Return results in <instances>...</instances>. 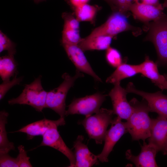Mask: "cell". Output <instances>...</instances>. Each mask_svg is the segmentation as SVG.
Returning a JSON list of instances; mask_svg holds the SVG:
<instances>
[{
  "instance_id": "d6986e66",
  "label": "cell",
  "mask_w": 167,
  "mask_h": 167,
  "mask_svg": "<svg viewBox=\"0 0 167 167\" xmlns=\"http://www.w3.org/2000/svg\"><path fill=\"white\" fill-rule=\"evenodd\" d=\"M113 36H88L82 39L78 45L84 51L107 49L110 46Z\"/></svg>"
},
{
  "instance_id": "4fadbf2b",
  "label": "cell",
  "mask_w": 167,
  "mask_h": 167,
  "mask_svg": "<svg viewBox=\"0 0 167 167\" xmlns=\"http://www.w3.org/2000/svg\"><path fill=\"white\" fill-rule=\"evenodd\" d=\"M57 127L48 130L42 136L43 139L39 146H48L60 151L70 162L69 167H75V158L74 153L66 144L57 130Z\"/></svg>"
},
{
  "instance_id": "1f68e13d",
  "label": "cell",
  "mask_w": 167,
  "mask_h": 167,
  "mask_svg": "<svg viewBox=\"0 0 167 167\" xmlns=\"http://www.w3.org/2000/svg\"><path fill=\"white\" fill-rule=\"evenodd\" d=\"M90 0H66L67 3L74 8L88 3Z\"/></svg>"
},
{
  "instance_id": "8d00e7d4",
  "label": "cell",
  "mask_w": 167,
  "mask_h": 167,
  "mask_svg": "<svg viewBox=\"0 0 167 167\" xmlns=\"http://www.w3.org/2000/svg\"><path fill=\"white\" fill-rule=\"evenodd\" d=\"M43 1H45L46 0H43Z\"/></svg>"
},
{
  "instance_id": "4dcf8cb0",
  "label": "cell",
  "mask_w": 167,
  "mask_h": 167,
  "mask_svg": "<svg viewBox=\"0 0 167 167\" xmlns=\"http://www.w3.org/2000/svg\"><path fill=\"white\" fill-rule=\"evenodd\" d=\"M19 154L17 156L19 167H32L29 161V157L27 155L24 147L22 145L18 147Z\"/></svg>"
},
{
  "instance_id": "ac0fdd59",
  "label": "cell",
  "mask_w": 167,
  "mask_h": 167,
  "mask_svg": "<svg viewBox=\"0 0 167 167\" xmlns=\"http://www.w3.org/2000/svg\"><path fill=\"white\" fill-rule=\"evenodd\" d=\"M162 4L159 6L133 3L130 10L134 17L144 22L150 20L156 21L165 15Z\"/></svg>"
},
{
  "instance_id": "9c48e42d",
  "label": "cell",
  "mask_w": 167,
  "mask_h": 167,
  "mask_svg": "<svg viewBox=\"0 0 167 167\" xmlns=\"http://www.w3.org/2000/svg\"><path fill=\"white\" fill-rule=\"evenodd\" d=\"M117 117L113 119L110 129L107 131L104 141L105 144L101 152L97 155L101 162L108 161V157L117 142L124 134L128 132L126 122Z\"/></svg>"
},
{
  "instance_id": "9a60e30c",
  "label": "cell",
  "mask_w": 167,
  "mask_h": 167,
  "mask_svg": "<svg viewBox=\"0 0 167 167\" xmlns=\"http://www.w3.org/2000/svg\"><path fill=\"white\" fill-rule=\"evenodd\" d=\"M84 137L79 135L74 143V155L75 158V167H89L99 164L97 155H95L83 143Z\"/></svg>"
},
{
  "instance_id": "f546056e",
  "label": "cell",
  "mask_w": 167,
  "mask_h": 167,
  "mask_svg": "<svg viewBox=\"0 0 167 167\" xmlns=\"http://www.w3.org/2000/svg\"><path fill=\"white\" fill-rule=\"evenodd\" d=\"M0 167H19L17 157H12L9 155L8 153L0 154Z\"/></svg>"
},
{
  "instance_id": "8992f818",
  "label": "cell",
  "mask_w": 167,
  "mask_h": 167,
  "mask_svg": "<svg viewBox=\"0 0 167 167\" xmlns=\"http://www.w3.org/2000/svg\"><path fill=\"white\" fill-rule=\"evenodd\" d=\"M106 95L97 92L92 95L74 99L66 110V116L82 114L85 117L97 113L106 99Z\"/></svg>"
},
{
  "instance_id": "cb8c5ba5",
  "label": "cell",
  "mask_w": 167,
  "mask_h": 167,
  "mask_svg": "<svg viewBox=\"0 0 167 167\" xmlns=\"http://www.w3.org/2000/svg\"><path fill=\"white\" fill-rule=\"evenodd\" d=\"M62 43L78 45L81 41L79 30L63 28Z\"/></svg>"
},
{
  "instance_id": "e0dca14e",
  "label": "cell",
  "mask_w": 167,
  "mask_h": 167,
  "mask_svg": "<svg viewBox=\"0 0 167 167\" xmlns=\"http://www.w3.org/2000/svg\"><path fill=\"white\" fill-rule=\"evenodd\" d=\"M139 65V73L142 75L149 79L161 90L167 89V75L160 74L156 62L146 56L144 62Z\"/></svg>"
},
{
  "instance_id": "7a4b0ae2",
  "label": "cell",
  "mask_w": 167,
  "mask_h": 167,
  "mask_svg": "<svg viewBox=\"0 0 167 167\" xmlns=\"http://www.w3.org/2000/svg\"><path fill=\"white\" fill-rule=\"evenodd\" d=\"M113 114L112 110L101 108L95 114L85 117L78 123L83 126L90 139H94L97 144H101L104 141Z\"/></svg>"
},
{
  "instance_id": "5b68a950",
  "label": "cell",
  "mask_w": 167,
  "mask_h": 167,
  "mask_svg": "<svg viewBox=\"0 0 167 167\" xmlns=\"http://www.w3.org/2000/svg\"><path fill=\"white\" fill-rule=\"evenodd\" d=\"M41 77L39 76L30 84H25L21 94L18 97L9 100V104L27 105L37 111L42 112L45 108L47 92L42 87Z\"/></svg>"
},
{
  "instance_id": "277c9868",
  "label": "cell",
  "mask_w": 167,
  "mask_h": 167,
  "mask_svg": "<svg viewBox=\"0 0 167 167\" xmlns=\"http://www.w3.org/2000/svg\"><path fill=\"white\" fill-rule=\"evenodd\" d=\"M146 40L152 42L157 55L158 66L167 67V15H165L149 25Z\"/></svg>"
},
{
  "instance_id": "4316f807",
  "label": "cell",
  "mask_w": 167,
  "mask_h": 167,
  "mask_svg": "<svg viewBox=\"0 0 167 167\" xmlns=\"http://www.w3.org/2000/svg\"><path fill=\"white\" fill-rule=\"evenodd\" d=\"M16 75L10 81H3L0 85V100L3 98L7 92L14 86L19 84L22 81L23 77H16Z\"/></svg>"
},
{
  "instance_id": "5bb4252c",
  "label": "cell",
  "mask_w": 167,
  "mask_h": 167,
  "mask_svg": "<svg viewBox=\"0 0 167 167\" xmlns=\"http://www.w3.org/2000/svg\"><path fill=\"white\" fill-rule=\"evenodd\" d=\"M141 147V152L137 156L133 155L131 150H127L126 152V158L133 162L136 167H158L155 159L158 152L156 147L149 143L147 144L145 141Z\"/></svg>"
},
{
  "instance_id": "83f0119b",
  "label": "cell",
  "mask_w": 167,
  "mask_h": 167,
  "mask_svg": "<svg viewBox=\"0 0 167 167\" xmlns=\"http://www.w3.org/2000/svg\"><path fill=\"white\" fill-rule=\"evenodd\" d=\"M133 2L134 0H110V4L113 8L124 14L130 10Z\"/></svg>"
},
{
  "instance_id": "d4e9b609",
  "label": "cell",
  "mask_w": 167,
  "mask_h": 167,
  "mask_svg": "<svg viewBox=\"0 0 167 167\" xmlns=\"http://www.w3.org/2000/svg\"><path fill=\"white\" fill-rule=\"evenodd\" d=\"M105 59L108 63L114 68H117L123 63L120 52L116 49L110 46L106 49Z\"/></svg>"
},
{
  "instance_id": "f1b7e54d",
  "label": "cell",
  "mask_w": 167,
  "mask_h": 167,
  "mask_svg": "<svg viewBox=\"0 0 167 167\" xmlns=\"http://www.w3.org/2000/svg\"><path fill=\"white\" fill-rule=\"evenodd\" d=\"M62 17L64 20L63 28L79 30V21L70 14L65 12L62 14Z\"/></svg>"
},
{
  "instance_id": "603a6c76",
  "label": "cell",
  "mask_w": 167,
  "mask_h": 167,
  "mask_svg": "<svg viewBox=\"0 0 167 167\" xmlns=\"http://www.w3.org/2000/svg\"><path fill=\"white\" fill-rule=\"evenodd\" d=\"M98 8L88 3L74 8L76 19L79 21L92 22L94 19Z\"/></svg>"
},
{
  "instance_id": "7c38bea8",
  "label": "cell",
  "mask_w": 167,
  "mask_h": 167,
  "mask_svg": "<svg viewBox=\"0 0 167 167\" xmlns=\"http://www.w3.org/2000/svg\"><path fill=\"white\" fill-rule=\"evenodd\" d=\"M62 44L76 70L89 75L96 81L102 82L101 79L92 70L84 53V51L78 45L65 43H62Z\"/></svg>"
},
{
  "instance_id": "d6a6232c",
  "label": "cell",
  "mask_w": 167,
  "mask_h": 167,
  "mask_svg": "<svg viewBox=\"0 0 167 167\" xmlns=\"http://www.w3.org/2000/svg\"><path fill=\"white\" fill-rule=\"evenodd\" d=\"M135 3L138 4H145L159 6L162 4L159 2V0H134Z\"/></svg>"
},
{
  "instance_id": "484cf974",
  "label": "cell",
  "mask_w": 167,
  "mask_h": 167,
  "mask_svg": "<svg viewBox=\"0 0 167 167\" xmlns=\"http://www.w3.org/2000/svg\"><path fill=\"white\" fill-rule=\"evenodd\" d=\"M16 44L3 33L0 31V52L6 50L8 54L14 55L16 53Z\"/></svg>"
},
{
  "instance_id": "52a82bcc",
  "label": "cell",
  "mask_w": 167,
  "mask_h": 167,
  "mask_svg": "<svg viewBox=\"0 0 167 167\" xmlns=\"http://www.w3.org/2000/svg\"><path fill=\"white\" fill-rule=\"evenodd\" d=\"M133 28L124 14L118 11L113 13L104 24L94 29L88 36L106 35L113 37L119 33Z\"/></svg>"
},
{
  "instance_id": "7402d4cb",
  "label": "cell",
  "mask_w": 167,
  "mask_h": 167,
  "mask_svg": "<svg viewBox=\"0 0 167 167\" xmlns=\"http://www.w3.org/2000/svg\"><path fill=\"white\" fill-rule=\"evenodd\" d=\"M8 113L4 110L0 112V154L8 153L15 149L14 143L8 140L5 126Z\"/></svg>"
},
{
  "instance_id": "d590c367",
  "label": "cell",
  "mask_w": 167,
  "mask_h": 167,
  "mask_svg": "<svg viewBox=\"0 0 167 167\" xmlns=\"http://www.w3.org/2000/svg\"><path fill=\"white\" fill-rule=\"evenodd\" d=\"M106 2H108L109 4L110 3V0H105Z\"/></svg>"
},
{
  "instance_id": "ba28073f",
  "label": "cell",
  "mask_w": 167,
  "mask_h": 167,
  "mask_svg": "<svg viewBox=\"0 0 167 167\" xmlns=\"http://www.w3.org/2000/svg\"><path fill=\"white\" fill-rule=\"evenodd\" d=\"M126 89L128 93L141 96L146 101L150 112H156L159 115L167 118V96L161 92L152 93L144 92L136 88L131 82L128 84Z\"/></svg>"
},
{
  "instance_id": "44dd1931",
  "label": "cell",
  "mask_w": 167,
  "mask_h": 167,
  "mask_svg": "<svg viewBox=\"0 0 167 167\" xmlns=\"http://www.w3.org/2000/svg\"><path fill=\"white\" fill-rule=\"evenodd\" d=\"M17 64L14 55L8 54L0 58V76L3 81L17 75Z\"/></svg>"
},
{
  "instance_id": "30bf717a",
  "label": "cell",
  "mask_w": 167,
  "mask_h": 167,
  "mask_svg": "<svg viewBox=\"0 0 167 167\" xmlns=\"http://www.w3.org/2000/svg\"><path fill=\"white\" fill-rule=\"evenodd\" d=\"M114 85L108 94L111 100L113 114L122 119L127 120L132 111V107L127 100L128 93L120 83Z\"/></svg>"
},
{
  "instance_id": "6da1fadb",
  "label": "cell",
  "mask_w": 167,
  "mask_h": 167,
  "mask_svg": "<svg viewBox=\"0 0 167 167\" xmlns=\"http://www.w3.org/2000/svg\"><path fill=\"white\" fill-rule=\"evenodd\" d=\"M132 111L126 122L127 131L133 140H145L150 137L152 119L149 115L150 112L146 102H141L133 98L129 102Z\"/></svg>"
},
{
  "instance_id": "2e32d148",
  "label": "cell",
  "mask_w": 167,
  "mask_h": 167,
  "mask_svg": "<svg viewBox=\"0 0 167 167\" xmlns=\"http://www.w3.org/2000/svg\"><path fill=\"white\" fill-rule=\"evenodd\" d=\"M65 124L64 118H60L56 120L43 119L23 127L18 131L13 132H21L27 135V139H31L34 137L43 136L49 129L53 127L64 125Z\"/></svg>"
},
{
  "instance_id": "8fae6325",
  "label": "cell",
  "mask_w": 167,
  "mask_h": 167,
  "mask_svg": "<svg viewBox=\"0 0 167 167\" xmlns=\"http://www.w3.org/2000/svg\"><path fill=\"white\" fill-rule=\"evenodd\" d=\"M149 143L154 146L158 152L167 155V118L159 115L152 119Z\"/></svg>"
},
{
  "instance_id": "ffe728a7",
  "label": "cell",
  "mask_w": 167,
  "mask_h": 167,
  "mask_svg": "<svg viewBox=\"0 0 167 167\" xmlns=\"http://www.w3.org/2000/svg\"><path fill=\"white\" fill-rule=\"evenodd\" d=\"M139 73V65H133L122 63L107 78L106 82L114 85L120 83L122 79Z\"/></svg>"
},
{
  "instance_id": "e575fe53",
  "label": "cell",
  "mask_w": 167,
  "mask_h": 167,
  "mask_svg": "<svg viewBox=\"0 0 167 167\" xmlns=\"http://www.w3.org/2000/svg\"><path fill=\"white\" fill-rule=\"evenodd\" d=\"M33 1L36 3H38L41 2L43 1V0H33Z\"/></svg>"
},
{
  "instance_id": "3957f363",
  "label": "cell",
  "mask_w": 167,
  "mask_h": 167,
  "mask_svg": "<svg viewBox=\"0 0 167 167\" xmlns=\"http://www.w3.org/2000/svg\"><path fill=\"white\" fill-rule=\"evenodd\" d=\"M84 75L76 70L74 76L67 73L62 75V82L57 88L47 92L45 108H50L59 114L60 118H64L66 116V100L67 93L73 87L76 80L82 77Z\"/></svg>"
},
{
  "instance_id": "836d02e7",
  "label": "cell",
  "mask_w": 167,
  "mask_h": 167,
  "mask_svg": "<svg viewBox=\"0 0 167 167\" xmlns=\"http://www.w3.org/2000/svg\"><path fill=\"white\" fill-rule=\"evenodd\" d=\"M162 5L164 8H167V0H164V2Z\"/></svg>"
}]
</instances>
